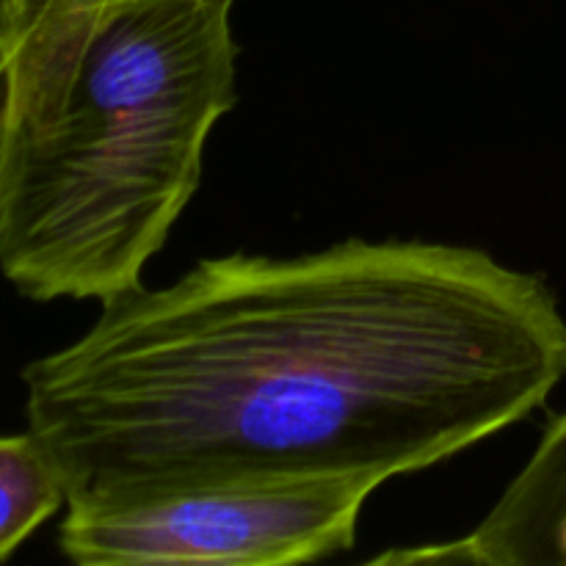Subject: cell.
Segmentation results:
<instances>
[{
  "label": "cell",
  "instance_id": "obj_1",
  "mask_svg": "<svg viewBox=\"0 0 566 566\" xmlns=\"http://www.w3.org/2000/svg\"><path fill=\"white\" fill-rule=\"evenodd\" d=\"M566 318L545 276L437 241L205 258L103 302L22 370L66 503L210 481L374 475L457 457L545 407Z\"/></svg>",
  "mask_w": 566,
  "mask_h": 566
},
{
  "label": "cell",
  "instance_id": "obj_2",
  "mask_svg": "<svg viewBox=\"0 0 566 566\" xmlns=\"http://www.w3.org/2000/svg\"><path fill=\"white\" fill-rule=\"evenodd\" d=\"M235 0H31L0 28V271L33 302L144 285L238 99Z\"/></svg>",
  "mask_w": 566,
  "mask_h": 566
},
{
  "label": "cell",
  "instance_id": "obj_3",
  "mask_svg": "<svg viewBox=\"0 0 566 566\" xmlns=\"http://www.w3.org/2000/svg\"><path fill=\"white\" fill-rule=\"evenodd\" d=\"M374 475L210 481L66 503L59 547L77 566H291L352 551Z\"/></svg>",
  "mask_w": 566,
  "mask_h": 566
},
{
  "label": "cell",
  "instance_id": "obj_4",
  "mask_svg": "<svg viewBox=\"0 0 566 566\" xmlns=\"http://www.w3.org/2000/svg\"><path fill=\"white\" fill-rule=\"evenodd\" d=\"M376 562L566 566V412L547 423L525 468L473 531L442 545L390 551Z\"/></svg>",
  "mask_w": 566,
  "mask_h": 566
},
{
  "label": "cell",
  "instance_id": "obj_5",
  "mask_svg": "<svg viewBox=\"0 0 566 566\" xmlns=\"http://www.w3.org/2000/svg\"><path fill=\"white\" fill-rule=\"evenodd\" d=\"M61 509H66L64 475L42 440L31 429L0 434V562Z\"/></svg>",
  "mask_w": 566,
  "mask_h": 566
},
{
  "label": "cell",
  "instance_id": "obj_6",
  "mask_svg": "<svg viewBox=\"0 0 566 566\" xmlns=\"http://www.w3.org/2000/svg\"><path fill=\"white\" fill-rule=\"evenodd\" d=\"M28 3H31V0H3V6H6V17H3V25H6V22H11V20H14V17L17 14H20V11L22 9H25V6ZM3 25H0V28H3Z\"/></svg>",
  "mask_w": 566,
  "mask_h": 566
},
{
  "label": "cell",
  "instance_id": "obj_7",
  "mask_svg": "<svg viewBox=\"0 0 566 566\" xmlns=\"http://www.w3.org/2000/svg\"><path fill=\"white\" fill-rule=\"evenodd\" d=\"M3 17H6V6H3V0H0V25H3Z\"/></svg>",
  "mask_w": 566,
  "mask_h": 566
}]
</instances>
